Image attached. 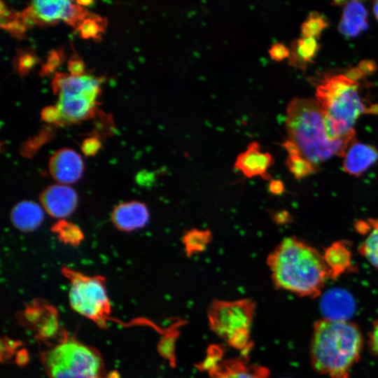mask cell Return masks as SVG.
I'll return each instance as SVG.
<instances>
[{
    "instance_id": "obj_1",
    "label": "cell",
    "mask_w": 378,
    "mask_h": 378,
    "mask_svg": "<svg viewBox=\"0 0 378 378\" xmlns=\"http://www.w3.org/2000/svg\"><path fill=\"white\" fill-rule=\"evenodd\" d=\"M274 286L302 297L321 295L330 279L323 254L295 237L284 239L266 260Z\"/></svg>"
},
{
    "instance_id": "obj_2",
    "label": "cell",
    "mask_w": 378,
    "mask_h": 378,
    "mask_svg": "<svg viewBox=\"0 0 378 378\" xmlns=\"http://www.w3.org/2000/svg\"><path fill=\"white\" fill-rule=\"evenodd\" d=\"M363 339L358 327L347 320L324 318L313 328L310 346L314 370L330 378H351L358 361Z\"/></svg>"
},
{
    "instance_id": "obj_3",
    "label": "cell",
    "mask_w": 378,
    "mask_h": 378,
    "mask_svg": "<svg viewBox=\"0 0 378 378\" xmlns=\"http://www.w3.org/2000/svg\"><path fill=\"white\" fill-rule=\"evenodd\" d=\"M286 129L288 139L295 145L298 155L316 170L321 163L332 157H343L354 141L332 140L329 137L323 111L313 99L294 98L289 102Z\"/></svg>"
},
{
    "instance_id": "obj_4",
    "label": "cell",
    "mask_w": 378,
    "mask_h": 378,
    "mask_svg": "<svg viewBox=\"0 0 378 378\" xmlns=\"http://www.w3.org/2000/svg\"><path fill=\"white\" fill-rule=\"evenodd\" d=\"M360 83L345 74L324 79L316 90L327 133L332 140H355L354 126L363 113H378V104L368 106L359 91Z\"/></svg>"
},
{
    "instance_id": "obj_5",
    "label": "cell",
    "mask_w": 378,
    "mask_h": 378,
    "mask_svg": "<svg viewBox=\"0 0 378 378\" xmlns=\"http://www.w3.org/2000/svg\"><path fill=\"white\" fill-rule=\"evenodd\" d=\"M49 378H108L100 353L64 334L55 345L41 354Z\"/></svg>"
},
{
    "instance_id": "obj_6",
    "label": "cell",
    "mask_w": 378,
    "mask_h": 378,
    "mask_svg": "<svg viewBox=\"0 0 378 378\" xmlns=\"http://www.w3.org/2000/svg\"><path fill=\"white\" fill-rule=\"evenodd\" d=\"M61 271L70 282L69 300L71 308L101 328H106L111 319V309L105 278L88 276L69 267H62Z\"/></svg>"
},
{
    "instance_id": "obj_7",
    "label": "cell",
    "mask_w": 378,
    "mask_h": 378,
    "mask_svg": "<svg viewBox=\"0 0 378 378\" xmlns=\"http://www.w3.org/2000/svg\"><path fill=\"white\" fill-rule=\"evenodd\" d=\"M255 303L248 299L214 301L209 312L211 329L232 346L247 353Z\"/></svg>"
},
{
    "instance_id": "obj_8",
    "label": "cell",
    "mask_w": 378,
    "mask_h": 378,
    "mask_svg": "<svg viewBox=\"0 0 378 378\" xmlns=\"http://www.w3.org/2000/svg\"><path fill=\"white\" fill-rule=\"evenodd\" d=\"M203 365L212 378H268L270 374L266 368L241 358L221 360L214 349L209 353Z\"/></svg>"
},
{
    "instance_id": "obj_9",
    "label": "cell",
    "mask_w": 378,
    "mask_h": 378,
    "mask_svg": "<svg viewBox=\"0 0 378 378\" xmlns=\"http://www.w3.org/2000/svg\"><path fill=\"white\" fill-rule=\"evenodd\" d=\"M39 200L46 213L60 220L70 216L78 202L76 190L70 186L60 183L46 187L41 192Z\"/></svg>"
},
{
    "instance_id": "obj_10",
    "label": "cell",
    "mask_w": 378,
    "mask_h": 378,
    "mask_svg": "<svg viewBox=\"0 0 378 378\" xmlns=\"http://www.w3.org/2000/svg\"><path fill=\"white\" fill-rule=\"evenodd\" d=\"M50 174L57 183L70 186L83 176L84 164L75 150L64 148L55 151L48 162Z\"/></svg>"
},
{
    "instance_id": "obj_11",
    "label": "cell",
    "mask_w": 378,
    "mask_h": 378,
    "mask_svg": "<svg viewBox=\"0 0 378 378\" xmlns=\"http://www.w3.org/2000/svg\"><path fill=\"white\" fill-rule=\"evenodd\" d=\"M273 164L272 155L268 152L262 151L257 141H252L246 150L237 155L234 168L248 178L258 176L271 180L269 169Z\"/></svg>"
},
{
    "instance_id": "obj_12",
    "label": "cell",
    "mask_w": 378,
    "mask_h": 378,
    "mask_svg": "<svg viewBox=\"0 0 378 378\" xmlns=\"http://www.w3.org/2000/svg\"><path fill=\"white\" fill-rule=\"evenodd\" d=\"M100 80L88 76H74L57 73L52 80L54 92L60 97L90 96L97 97L100 92Z\"/></svg>"
},
{
    "instance_id": "obj_13",
    "label": "cell",
    "mask_w": 378,
    "mask_h": 378,
    "mask_svg": "<svg viewBox=\"0 0 378 378\" xmlns=\"http://www.w3.org/2000/svg\"><path fill=\"white\" fill-rule=\"evenodd\" d=\"M22 316L26 323L34 326L41 340L52 337L58 331L59 325L55 309L41 300L27 307Z\"/></svg>"
},
{
    "instance_id": "obj_14",
    "label": "cell",
    "mask_w": 378,
    "mask_h": 378,
    "mask_svg": "<svg viewBox=\"0 0 378 378\" xmlns=\"http://www.w3.org/2000/svg\"><path fill=\"white\" fill-rule=\"evenodd\" d=\"M150 219L146 204L139 201L122 202L112 211L111 220L114 226L123 232L143 228Z\"/></svg>"
},
{
    "instance_id": "obj_15",
    "label": "cell",
    "mask_w": 378,
    "mask_h": 378,
    "mask_svg": "<svg viewBox=\"0 0 378 378\" xmlns=\"http://www.w3.org/2000/svg\"><path fill=\"white\" fill-rule=\"evenodd\" d=\"M71 1H34L21 13L22 20L26 25L30 22L53 23L62 20L66 22Z\"/></svg>"
},
{
    "instance_id": "obj_16",
    "label": "cell",
    "mask_w": 378,
    "mask_h": 378,
    "mask_svg": "<svg viewBox=\"0 0 378 378\" xmlns=\"http://www.w3.org/2000/svg\"><path fill=\"white\" fill-rule=\"evenodd\" d=\"M343 158V171L358 177L377 161L378 150L373 146L354 140L346 149Z\"/></svg>"
},
{
    "instance_id": "obj_17",
    "label": "cell",
    "mask_w": 378,
    "mask_h": 378,
    "mask_svg": "<svg viewBox=\"0 0 378 378\" xmlns=\"http://www.w3.org/2000/svg\"><path fill=\"white\" fill-rule=\"evenodd\" d=\"M97 97L90 96H76L60 97L57 108L62 118V122H77L93 115Z\"/></svg>"
},
{
    "instance_id": "obj_18",
    "label": "cell",
    "mask_w": 378,
    "mask_h": 378,
    "mask_svg": "<svg viewBox=\"0 0 378 378\" xmlns=\"http://www.w3.org/2000/svg\"><path fill=\"white\" fill-rule=\"evenodd\" d=\"M43 218L42 206L32 201H21L10 211L12 224L22 232L35 230L41 225Z\"/></svg>"
},
{
    "instance_id": "obj_19",
    "label": "cell",
    "mask_w": 378,
    "mask_h": 378,
    "mask_svg": "<svg viewBox=\"0 0 378 378\" xmlns=\"http://www.w3.org/2000/svg\"><path fill=\"white\" fill-rule=\"evenodd\" d=\"M368 27V12L358 1H351L344 5L338 29L348 37H354Z\"/></svg>"
},
{
    "instance_id": "obj_20",
    "label": "cell",
    "mask_w": 378,
    "mask_h": 378,
    "mask_svg": "<svg viewBox=\"0 0 378 378\" xmlns=\"http://www.w3.org/2000/svg\"><path fill=\"white\" fill-rule=\"evenodd\" d=\"M323 256L331 279H335L344 273L354 270L351 253L347 241L333 242L325 249Z\"/></svg>"
},
{
    "instance_id": "obj_21",
    "label": "cell",
    "mask_w": 378,
    "mask_h": 378,
    "mask_svg": "<svg viewBox=\"0 0 378 378\" xmlns=\"http://www.w3.org/2000/svg\"><path fill=\"white\" fill-rule=\"evenodd\" d=\"M319 48L317 40L313 38L301 37L293 41L288 58L289 64L304 71L307 64L314 61Z\"/></svg>"
},
{
    "instance_id": "obj_22",
    "label": "cell",
    "mask_w": 378,
    "mask_h": 378,
    "mask_svg": "<svg viewBox=\"0 0 378 378\" xmlns=\"http://www.w3.org/2000/svg\"><path fill=\"white\" fill-rule=\"evenodd\" d=\"M353 300L351 296L344 290L335 289L326 293L323 299V308L326 313H330L332 318L336 313L335 319H339V314L342 320H346L344 316L352 309Z\"/></svg>"
},
{
    "instance_id": "obj_23",
    "label": "cell",
    "mask_w": 378,
    "mask_h": 378,
    "mask_svg": "<svg viewBox=\"0 0 378 378\" xmlns=\"http://www.w3.org/2000/svg\"><path fill=\"white\" fill-rule=\"evenodd\" d=\"M213 239L212 233L207 229L192 228L185 232L181 242L187 257L204 251Z\"/></svg>"
},
{
    "instance_id": "obj_24",
    "label": "cell",
    "mask_w": 378,
    "mask_h": 378,
    "mask_svg": "<svg viewBox=\"0 0 378 378\" xmlns=\"http://www.w3.org/2000/svg\"><path fill=\"white\" fill-rule=\"evenodd\" d=\"M369 231L359 246L360 254L378 270V218H369Z\"/></svg>"
},
{
    "instance_id": "obj_25",
    "label": "cell",
    "mask_w": 378,
    "mask_h": 378,
    "mask_svg": "<svg viewBox=\"0 0 378 378\" xmlns=\"http://www.w3.org/2000/svg\"><path fill=\"white\" fill-rule=\"evenodd\" d=\"M52 232L60 241L72 246L78 245L84 238L81 230L65 219L59 220L55 223L52 226Z\"/></svg>"
},
{
    "instance_id": "obj_26",
    "label": "cell",
    "mask_w": 378,
    "mask_h": 378,
    "mask_svg": "<svg viewBox=\"0 0 378 378\" xmlns=\"http://www.w3.org/2000/svg\"><path fill=\"white\" fill-rule=\"evenodd\" d=\"M328 26L327 19L316 11L311 12L301 26L302 37L318 40L323 31Z\"/></svg>"
},
{
    "instance_id": "obj_27",
    "label": "cell",
    "mask_w": 378,
    "mask_h": 378,
    "mask_svg": "<svg viewBox=\"0 0 378 378\" xmlns=\"http://www.w3.org/2000/svg\"><path fill=\"white\" fill-rule=\"evenodd\" d=\"M286 164L290 172L298 179L306 177L317 171L298 155H288Z\"/></svg>"
},
{
    "instance_id": "obj_28",
    "label": "cell",
    "mask_w": 378,
    "mask_h": 378,
    "mask_svg": "<svg viewBox=\"0 0 378 378\" xmlns=\"http://www.w3.org/2000/svg\"><path fill=\"white\" fill-rule=\"evenodd\" d=\"M104 27V22L99 17L87 18L77 27L80 36L85 39L99 38Z\"/></svg>"
},
{
    "instance_id": "obj_29",
    "label": "cell",
    "mask_w": 378,
    "mask_h": 378,
    "mask_svg": "<svg viewBox=\"0 0 378 378\" xmlns=\"http://www.w3.org/2000/svg\"><path fill=\"white\" fill-rule=\"evenodd\" d=\"M270 58L276 62H280L289 58L290 50L284 44L276 43L268 50Z\"/></svg>"
},
{
    "instance_id": "obj_30",
    "label": "cell",
    "mask_w": 378,
    "mask_h": 378,
    "mask_svg": "<svg viewBox=\"0 0 378 378\" xmlns=\"http://www.w3.org/2000/svg\"><path fill=\"white\" fill-rule=\"evenodd\" d=\"M101 148V142L95 136L85 139L81 145V150L87 156L94 155Z\"/></svg>"
},
{
    "instance_id": "obj_31",
    "label": "cell",
    "mask_w": 378,
    "mask_h": 378,
    "mask_svg": "<svg viewBox=\"0 0 378 378\" xmlns=\"http://www.w3.org/2000/svg\"><path fill=\"white\" fill-rule=\"evenodd\" d=\"M41 118L48 123H61L62 118L56 106L45 107L41 113Z\"/></svg>"
},
{
    "instance_id": "obj_32",
    "label": "cell",
    "mask_w": 378,
    "mask_h": 378,
    "mask_svg": "<svg viewBox=\"0 0 378 378\" xmlns=\"http://www.w3.org/2000/svg\"><path fill=\"white\" fill-rule=\"evenodd\" d=\"M37 62V59L35 56L30 54L22 55L18 58V67L20 74H24L27 73Z\"/></svg>"
},
{
    "instance_id": "obj_33",
    "label": "cell",
    "mask_w": 378,
    "mask_h": 378,
    "mask_svg": "<svg viewBox=\"0 0 378 378\" xmlns=\"http://www.w3.org/2000/svg\"><path fill=\"white\" fill-rule=\"evenodd\" d=\"M369 346L371 351L378 358V320L374 321L369 333Z\"/></svg>"
},
{
    "instance_id": "obj_34",
    "label": "cell",
    "mask_w": 378,
    "mask_h": 378,
    "mask_svg": "<svg viewBox=\"0 0 378 378\" xmlns=\"http://www.w3.org/2000/svg\"><path fill=\"white\" fill-rule=\"evenodd\" d=\"M68 70L71 75L74 76L84 75V62L83 60L78 58L70 59L68 62Z\"/></svg>"
},
{
    "instance_id": "obj_35",
    "label": "cell",
    "mask_w": 378,
    "mask_h": 378,
    "mask_svg": "<svg viewBox=\"0 0 378 378\" xmlns=\"http://www.w3.org/2000/svg\"><path fill=\"white\" fill-rule=\"evenodd\" d=\"M60 60V55L56 51H52L42 69L43 73L46 74L53 71L59 64Z\"/></svg>"
},
{
    "instance_id": "obj_36",
    "label": "cell",
    "mask_w": 378,
    "mask_h": 378,
    "mask_svg": "<svg viewBox=\"0 0 378 378\" xmlns=\"http://www.w3.org/2000/svg\"><path fill=\"white\" fill-rule=\"evenodd\" d=\"M269 190L274 195H279L284 190V184L281 181L277 179L270 180Z\"/></svg>"
},
{
    "instance_id": "obj_37",
    "label": "cell",
    "mask_w": 378,
    "mask_h": 378,
    "mask_svg": "<svg viewBox=\"0 0 378 378\" xmlns=\"http://www.w3.org/2000/svg\"><path fill=\"white\" fill-rule=\"evenodd\" d=\"M372 9L375 18L378 20V1H374Z\"/></svg>"
},
{
    "instance_id": "obj_38",
    "label": "cell",
    "mask_w": 378,
    "mask_h": 378,
    "mask_svg": "<svg viewBox=\"0 0 378 378\" xmlns=\"http://www.w3.org/2000/svg\"><path fill=\"white\" fill-rule=\"evenodd\" d=\"M76 3L78 5L84 7V6L90 5V4L92 3V1H77Z\"/></svg>"
}]
</instances>
